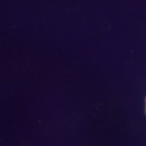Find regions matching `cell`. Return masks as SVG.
<instances>
[{"label": "cell", "mask_w": 146, "mask_h": 146, "mask_svg": "<svg viewBox=\"0 0 146 146\" xmlns=\"http://www.w3.org/2000/svg\"></svg>", "instance_id": "1"}]
</instances>
